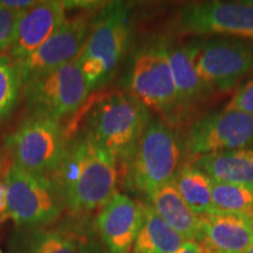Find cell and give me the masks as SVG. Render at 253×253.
<instances>
[{"label": "cell", "mask_w": 253, "mask_h": 253, "mask_svg": "<svg viewBox=\"0 0 253 253\" xmlns=\"http://www.w3.org/2000/svg\"><path fill=\"white\" fill-rule=\"evenodd\" d=\"M173 184L188 207L198 217L217 212L212 204V178L194 164L178 168Z\"/></svg>", "instance_id": "cell-20"}, {"label": "cell", "mask_w": 253, "mask_h": 253, "mask_svg": "<svg viewBox=\"0 0 253 253\" xmlns=\"http://www.w3.org/2000/svg\"><path fill=\"white\" fill-rule=\"evenodd\" d=\"M87 237L78 227H41L31 233L27 253H79Z\"/></svg>", "instance_id": "cell-21"}, {"label": "cell", "mask_w": 253, "mask_h": 253, "mask_svg": "<svg viewBox=\"0 0 253 253\" xmlns=\"http://www.w3.org/2000/svg\"><path fill=\"white\" fill-rule=\"evenodd\" d=\"M145 205L115 194L100 210L97 230L108 253H130L144 219Z\"/></svg>", "instance_id": "cell-13"}, {"label": "cell", "mask_w": 253, "mask_h": 253, "mask_svg": "<svg viewBox=\"0 0 253 253\" xmlns=\"http://www.w3.org/2000/svg\"><path fill=\"white\" fill-rule=\"evenodd\" d=\"M245 253H253V245H252L251 248H250V249L248 250V251H246Z\"/></svg>", "instance_id": "cell-29"}, {"label": "cell", "mask_w": 253, "mask_h": 253, "mask_svg": "<svg viewBox=\"0 0 253 253\" xmlns=\"http://www.w3.org/2000/svg\"><path fill=\"white\" fill-rule=\"evenodd\" d=\"M89 36V15L77 14L66 19L59 30L30 56L14 62L21 87L80 56Z\"/></svg>", "instance_id": "cell-12"}, {"label": "cell", "mask_w": 253, "mask_h": 253, "mask_svg": "<svg viewBox=\"0 0 253 253\" xmlns=\"http://www.w3.org/2000/svg\"><path fill=\"white\" fill-rule=\"evenodd\" d=\"M23 88L33 115L59 121L77 113L90 93L78 59L28 81Z\"/></svg>", "instance_id": "cell-7"}, {"label": "cell", "mask_w": 253, "mask_h": 253, "mask_svg": "<svg viewBox=\"0 0 253 253\" xmlns=\"http://www.w3.org/2000/svg\"><path fill=\"white\" fill-rule=\"evenodd\" d=\"M20 87V78L14 62L0 56V120L13 109Z\"/></svg>", "instance_id": "cell-23"}, {"label": "cell", "mask_w": 253, "mask_h": 253, "mask_svg": "<svg viewBox=\"0 0 253 253\" xmlns=\"http://www.w3.org/2000/svg\"><path fill=\"white\" fill-rule=\"evenodd\" d=\"M0 253H2V251H1V249H0Z\"/></svg>", "instance_id": "cell-31"}, {"label": "cell", "mask_w": 253, "mask_h": 253, "mask_svg": "<svg viewBox=\"0 0 253 253\" xmlns=\"http://www.w3.org/2000/svg\"><path fill=\"white\" fill-rule=\"evenodd\" d=\"M55 172L54 183L66 208L74 214L102 209L116 194V161L88 132L66 149Z\"/></svg>", "instance_id": "cell-1"}, {"label": "cell", "mask_w": 253, "mask_h": 253, "mask_svg": "<svg viewBox=\"0 0 253 253\" xmlns=\"http://www.w3.org/2000/svg\"><path fill=\"white\" fill-rule=\"evenodd\" d=\"M211 195L217 211L253 216V186L212 179Z\"/></svg>", "instance_id": "cell-22"}, {"label": "cell", "mask_w": 253, "mask_h": 253, "mask_svg": "<svg viewBox=\"0 0 253 253\" xmlns=\"http://www.w3.org/2000/svg\"><path fill=\"white\" fill-rule=\"evenodd\" d=\"M179 157L175 132L161 120H150L129 166L132 185L149 197L160 186L173 181Z\"/></svg>", "instance_id": "cell-5"}, {"label": "cell", "mask_w": 253, "mask_h": 253, "mask_svg": "<svg viewBox=\"0 0 253 253\" xmlns=\"http://www.w3.org/2000/svg\"><path fill=\"white\" fill-rule=\"evenodd\" d=\"M168 56L177 91L178 108L188 107L203 97L209 88L199 78L194 63V45L168 46Z\"/></svg>", "instance_id": "cell-18"}, {"label": "cell", "mask_w": 253, "mask_h": 253, "mask_svg": "<svg viewBox=\"0 0 253 253\" xmlns=\"http://www.w3.org/2000/svg\"><path fill=\"white\" fill-rule=\"evenodd\" d=\"M131 21L123 2L106 5L91 25L89 36L78 60L89 90L106 84L126 52Z\"/></svg>", "instance_id": "cell-3"}, {"label": "cell", "mask_w": 253, "mask_h": 253, "mask_svg": "<svg viewBox=\"0 0 253 253\" xmlns=\"http://www.w3.org/2000/svg\"><path fill=\"white\" fill-rule=\"evenodd\" d=\"M149 109L130 95L112 93L97 101L88 118V130L116 161L130 166L145 126Z\"/></svg>", "instance_id": "cell-2"}, {"label": "cell", "mask_w": 253, "mask_h": 253, "mask_svg": "<svg viewBox=\"0 0 253 253\" xmlns=\"http://www.w3.org/2000/svg\"><path fill=\"white\" fill-rule=\"evenodd\" d=\"M224 109L237 110L253 116V79L237 89Z\"/></svg>", "instance_id": "cell-25"}, {"label": "cell", "mask_w": 253, "mask_h": 253, "mask_svg": "<svg viewBox=\"0 0 253 253\" xmlns=\"http://www.w3.org/2000/svg\"><path fill=\"white\" fill-rule=\"evenodd\" d=\"M6 147L15 166L36 175L55 172L66 153V137L59 120L33 115L8 136Z\"/></svg>", "instance_id": "cell-6"}, {"label": "cell", "mask_w": 253, "mask_h": 253, "mask_svg": "<svg viewBox=\"0 0 253 253\" xmlns=\"http://www.w3.org/2000/svg\"><path fill=\"white\" fill-rule=\"evenodd\" d=\"M185 240L153 210L144 207V219L138 232L132 253H176Z\"/></svg>", "instance_id": "cell-19"}, {"label": "cell", "mask_w": 253, "mask_h": 253, "mask_svg": "<svg viewBox=\"0 0 253 253\" xmlns=\"http://www.w3.org/2000/svg\"><path fill=\"white\" fill-rule=\"evenodd\" d=\"M66 19V4L60 1L37 2L21 12L15 40L11 47L13 62L30 56L59 30Z\"/></svg>", "instance_id": "cell-15"}, {"label": "cell", "mask_w": 253, "mask_h": 253, "mask_svg": "<svg viewBox=\"0 0 253 253\" xmlns=\"http://www.w3.org/2000/svg\"><path fill=\"white\" fill-rule=\"evenodd\" d=\"M0 168H1V155H0Z\"/></svg>", "instance_id": "cell-30"}, {"label": "cell", "mask_w": 253, "mask_h": 253, "mask_svg": "<svg viewBox=\"0 0 253 253\" xmlns=\"http://www.w3.org/2000/svg\"><path fill=\"white\" fill-rule=\"evenodd\" d=\"M192 164L214 181L253 186V147L199 156Z\"/></svg>", "instance_id": "cell-17"}, {"label": "cell", "mask_w": 253, "mask_h": 253, "mask_svg": "<svg viewBox=\"0 0 253 253\" xmlns=\"http://www.w3.org/2000/svg\"><path fill=\"white\" fill-rule=\"evenodd\" d=\"M194 63L209 89L229 91L253 71V45L232 39H213L194 45Z\"/></svg>", "instance_id": "cell-11"}, {"label": "cell", "mask_w": 253, "mask_h": 253, "mask_svg": "<svg viewBox=\"0 0 253 253\" xmlns=\"http://www.w3.org/2000/svg\"><path fill=\"white\" fill-rule=\"evenodd\" d=\"M21 12L7 8L0 2V50L11 48L15 40Z\"/></svg>", "instance_id": "cell-24"}, {"label": "cell", "mask_w": 253, "mask_h": 253, "mask_svg": "<svg viewBox=\"0 0 253 253\" xmlns=\"http://www.w3.org/2000/svg\"><path fill=\"white\" fill-rule=\"evenodd\" d=\"M176 253H204L202 246L195 242H185Z\"/></svg>", "instance_id": "cell-27"}, {"label": "cell", "mask_w": 253, "mask_h": 253, "mask_svg": "<svg viewBox=\"0 0 253 253\" xmlns=\"http://www.w3.org/2000/svg\"><path fill=\"white\" fill-rule=\"evenodd\" d=\"M7 218L6 211V186L5 181H0V221H4Z\"/></svg>", "instance_id": "cell-26"}, {"label": "cell", "mask_w": 253, "mask_h": 253, "mask_svg": "<svg viewBox=\"0 0 253 253\" xmlns=\"http://www.w3.org/2000/svg\"><path fill=\"white\" fill-rule=\"evenodd\" d=\"M181 34H223L253 40V1H203L188 4L177 14Z\"/></svg>", "instance_id": "cell-9"}, {"label": "cell", "mask_w": 253, "mask_h": 253, "mask_svg": "<svg viewBox=\"0 0 253 253\" xmlns=\"http://www.w3.org/2000/svg\"><path fill=\"white\" fill-rule=\"evenodd\" d=\"M168 46L162 40L144 46L136 55L129 79L130 96L145 108L164 114L178 109Z\"/></svg>", "instance_id": "cell-8"}, {"label": "cell", "mask_w": 253, "mask_h": 253, "mask_svg": "<svg viewBox=\"0 0 253 253\" xmlns=\"http://www.w3.org/2000/svg\"><path fill=\"white\" fill-rule=\"evenodd\" d=\"M253 147V116L225 110L199 119L190 126L184 148L190 156L227 153Z\"/></svg>", "instance_id": "cell-10"}, {"label": "cell", "mask_w": 253, "mask_h": 253, "mask_svg": "<svg viewBox=\"0 0 253 253\" xmlns=\"http://www.w3.org/2000/svg\"><path fill=\"white\" fill-rule=\"evenodd\" d=\"M79 253H102V252H101L100 248L95 244L93 240H89L87 238L86 242L84 243V245L81 246Z\"/></svg>", "instance_id": "cell-28"}, {"label": "cell", "mask_w": 253, "mask_h": 253, "mask_svg": "<svg viewBox=\"0 0 253 253\" xmlns=\"http://www.w3.org/2000/svg\"><path fill=\"white\" fill-rule=\"evenodd\" d=\"M6 211L15 225L41 229L61 217L66 205L54 181L12 163L5 175Z\"/></svg>", "instance_id": "cell-4"}, {"label": "cell", "mask_w": 253, "mask_h": 253, "mask_svg": "<svg viewBox=\"0 0 253 253\" xmlns=\"http://www.w3.org/2000/svg\"><path fill=\"white\" fill-rule=\"evenodd\" d=\"M204 253H245L253 245L252 214L217 212L199 217Z\"/></svg>", "instance_id": "cell-14"}, {"label": "cell", "mask_w": 253, "mask_h": 253, "mask_svg": "<svg viewBox=\"0 0 253 253\" xmlns=\"http://www.w3.org/2000/svg\"><path fill=\"white\" fill-rule=\"evenodd\" d=\"M150 207L185 242L198 243L201 220L179 195L173 182L155 190L149 196Z\"/></svg>", "instance_id": "cell-16"}]
</instances>
